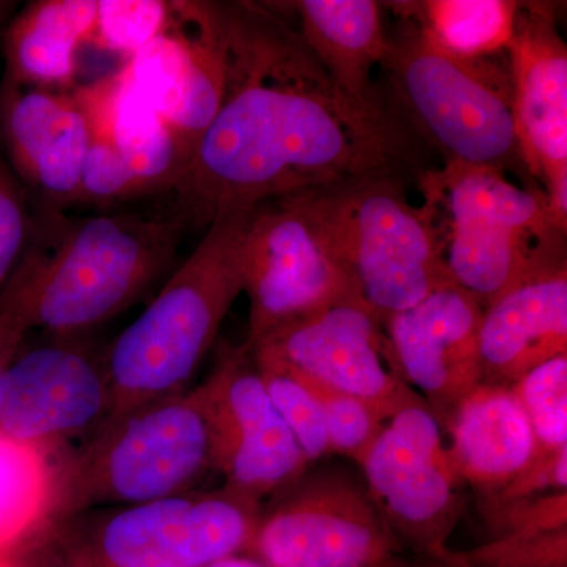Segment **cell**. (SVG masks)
<instances>
[{
    "instance_id": "40",
    "label": "cell",
    "mask_w": 567,
    "mask_h": 567,
    "mask_svg": "<svg viewBox=\"0 0 567 567\" xmlns=\"http://www.w3.org/2000/svg\"><path fill=\"white\" fill-rule=\"evenodd\" d=\"M410 567H432V566H421V565H412Z\"/></svg>"
},
{
    "instance_id": "22",
    "label": "cell",
    "mask_w": 567,
    "mask_h": 567,
    "mask_svg": "<svg viewBox=\"0 0 567 567\" xmlns=\"http://www.w3.org/2000/svg\"><path fill=\"white\" fill-rule=\"evenodd\" d=\"M99 0H39L10 22L3 37L6 84L66 92L89 44Z\"/></svg>"
},
{
    "instance_id": "33",
    "label": "cell",
    "mask_w": 567,
    "mask_h": 567,
    "mask_svg": "<svg viewBox=\"0 0 567 567\" xmlns=\"http://www.w3.org/2000/svg\"><path fill=\"white\" fill-rule=\"evenodd\" d=\"M43 248L33 246L24 252L13 274L0 287V386L17 360L22 341L32 323V292Z\"/></svg>"
},
{
    "instance_id": "20",
    "label": "cell",
    "mask_w": 567,
    "mask_h": 567,
    "mask_svg": "<svg viewBox=\"0 0 567 567\" xmlns=\"http://www.w3.org/2000/svg\"><path fill=\"white\" fill-rule=\"evenodd\" d=\"M297 21L306 47L336 87L365 110L390 107L372 82L388 51L382 3L374 0H298L282 3Z\"/></svg>"
},
{
    "instance_id": "34",
    "label": "cell",
    "mask_w": 567,
    "mask_h": 567,
    "mask_svg": "<svg viewBox=\"0 0 567 567\" xmlns=\"http://www.w3.org/2000/svg\"><path fill=\"white\" fill-rule=\"evenodd\" d=\"M144 196H148L147 189L121 153L103 137L92 134L78 203L110 205Z\"/></svg>"
},
{
    "instance_id": "7",
    "label": "cell",
    "mask_w": 567,
    "mask_h": 567,
    "mask_svg": "<svg viewBox=\"0 0 567 567\" xmlns=\"http://www.w3.org/2000/svg\"><path fill=\"white\" fill-rule=\"evenodd\" d=\"M181 218L102 215L43 249L32 292L33 328L74 339L121 315L174 262Z\"/></svg>"
},
{
    "instance_id": "26",
    "label": "cell",
    "mask_w": 567,
    "mask_h": 567,
    "mask_svg": "<svg viewBox=\"0 0 567 567\" xmlns=\"http://www.w3.org/2000/svg\"><path fill=\"white\" fill-rule=\"evenodd\" d=\"M251 349V347H249ZM265 390L290 429L309 465L331 457L322 413L303 380L274 358L252 352Z\"/></svg>"
},
{
    "instance_id": "27",
    "label": "cell",
    "mask_w": 567,
    "mask_h": 567,
    "mask_svg": "<svg viewBox=\"0 0 567 567\" xmlns=\"http://www.w3.org/2000/svg\"><path fill=\"white\" fill-rule=\"evenodd\" d=\"M511 388L532 425L537 451L567 447V353L536 365Z\"/></svg>"
},
{
    "instance_id": "9",
    "label": "cell",
    "mask_w": 567,
    "mask_h": 567,
    "mask_svg": "<svg viewBox=\"0 0 567 567\" xmlns=\"http://www.w3.org/2000/svg\"><path fill=\"white\" fill-rule=\"evenodd\" d=\"M252 346L275 328L357 300L333 233L309 189L254 208L244 246Z\"/></svg>"
},
{
    "instance_id": "39",
    "label": "cell",
    "mask_w": 567,
    "mask_h": 567,
    "mask_svg": "<svg viewBox=\"0 0 567 567\" xmlns=\"http://www.w3.org/2000/svg\"><path fill=\"white\" fill-rule=\"evenodd\" d=\"M0 567H14L13 565H11V563L9 561V559H7L6 557H3V555H0Z\"/></svg>"
},
{
    "instance_id": "24",
    "label": "cell",
    "mask_w": 567,
    "mask_h": 567,
    "mask_svg": "<svg viewBox=\"0 0 567 567\" xmlns=\"http://www.w3.org/2000/svg\"><path fill=\"white\" fill-rule=\"evenodd\" d=\"M58 468L48 451L0 434V555L52 517Z\"/></svg>"
},
{
    "instance_id": "10",
    "label": "cell",
    "mask_w": 567,
    "mask_h": 567,
    "mask_svg": "<svg viewBox=\"0 0 567 567\" xmlns=\"http://www.w3.org/2000/svg\"><path fill=\"white\" fill-rule=\"evenodd\" d=\"M357 466L405 550L445 567L451 536L465 513V486L427 404L405 406L386 420Z\"/></svg>"
},
{
    "instance_id": "30",
    "label": "cell",
    "mask_w": 567,
    "mask_h": 567,
    "mask_svg": "<svg viewBox=\"0 0 567 567\" xmlns=\"http://www.w3.org/2000/svg\"><path fill=\"white\" fill-rule=\"evenodd\" d=\"M445 567H567V527L488 539L451 550Z\"/></svg>"
},
{
    "instance_id": "1",
    "label": "cell",
    "mask_w": 567,
    "mask_h": 567,
    "mask_svg": "<svg viewBox=\"0 0 567 567\" xmlns=\"http://www.w3.org/2000/svg\"><path fill=\"white\" fill-rule=\"evenodd\" d=\"M226 91L173 192L183 224L365 175L417 182L423 142L393 106H358L281 7L223 3Z\"/></svg>"
},
{
    "instance_id": "4",
    "label": "cell",
    "mask_w": 567,
    "mask_h": 567,
    "mask_svg": "<svg viewBox=\"0 0 567 567\" xmlns=\"http://www.w3.org/2000/svg\"><path fill=\"white\" fill-rule=\"evenodd\" d=\"M416 183L451 282L483 308L533 271L566 262V233L540 186L522 188L503 171L468 164H443Z\"/></svg>"
},
{
    "instance_id": "32",
    "label": "cell",
    "mask_w": 567,
    "mask_h": 567,
    "mask_svg": "<svg viewBox=\"0 0 567 567\" xmlns=\"http://www.w3.org/2000/svg\"><path fill=\"white\" fill-rule=\"evenodd\" d=\"M488 539L567 527V491L528 498H476Z\"/></svg>"
},
{
    "instance_id": "12",
    "label": "cell",
    "mask_w": 567,
    "mask_h": 567,
    "mask_svg": "<svg viewBox=\"0 0 567 567\" xmlns=\"http://www.w3.org/2000/svg\"><path fill=\"white\" fill-rule=\"evenodd\" d=\"M212 421L215 470L224 486L264 505L305 475L309 462L265 390L248 344L219 346L200 383Z\"/></svg>"
},
{
    "instance_id": "23",
    "label": "cell",
    "mask_w": 567,
    "mask_h": 567,
    "mask_svg": "<svg viewBox=\"0 0 567 567\" xmlns=\"http://www.w3.org/2000/svg\"><path fill=\"white\" fill-rule=\"evenodd\" d=\"M399 18L421 29L436 47L461 58H491L506 52L520 2L513 0H425L398 2Z\"/></svg>"
},
{
    "instance_id": "37",
    "label": "cell",
    "mask_w": 567,
    "mask_h": 567,
    "mask_svg": "<svg viewBox=\"0 0 567 567\" xmlns=\"http://www.w3.org/2000/svg\"><path fill=\"white\" fill-rule=\"evenodd\" d=\"M204 567H268L262 561L252 557H241V555H233V557H226L213 561L210 565Z\"/></svg>"
},
{
    "instance_id": "13",
    "label": "cell",
    "mask_w": 567,
    "mask_h": 567,
    "mask_svg": "<svg viewBox=\"0 0 567 567\" xmlns=\"http://www.w3.org/2000/svg\"><path fill=\"white\" fill-rule=\"evenodd\" d=\"M249 347L295 374L360 399L383 420L425 404L402 379L383 323L360 301H339L281 324Z\"/></svg>"
},
{
    "instance_id": "29",
    "label": "cell",
    "mask_w": 567,
    "mask_h": 567,
    "mask_svg": "<svg viewBox=\"0 0 567 567\" xmlns=\"http://www.w3.org/2000/svg\"><path fill=\"white\" fill-rule=\"evenodd\" d=\"M298 377L317 399L328 443H330L331 456L349 458L357 465L386 420H383L371 405L353 395L320 385L305 377Z\"/></svg>"
},
{
    "instance_id": "5",
    "label": "cell",
    "mask_w": 567,
    "mask_h": 567,
    "mask_svg": "<svg viewBox=\"0 0 567 567\" xmlns=\"http://www.w3.org/2000/svg\"><path fill=\"white\" fill-rule=\"evenodd\" d=\"M212 472V421L199 385L107 416L58 468L52 517L186 494Z\"/></svg>"
},
{
    "instance_id": "25",
    "label": "cell",
    "mask_w": 567,
    "mask_h": 567,
    "mask_svg": "<svg viewBox=\"0 0 567 567\" xmlns=\"http://www.w3.org/2000/svg\"><path fill=\"white\" fill-rule=\"evenodd\" d=\"M74 93L3 84L0 126L18 173L31 182L41 156L58 142L80 114Z\"/></svg>"
},
{
    "instance_id": "31",
    "label": "cell",
    "mask_w": 567,
    "mask_h": 567,
    "mask_svg": "<svg viewBox=\"0 0 567 567\" xmlns=\"http://www.w3.org/2000/svg\"><path fill=\"white\" fill-rule=\"evenodd\" d=\"M91 140V126L81 110L58 142L41 156L31 183L54 203L76 204Z\"/></svg>"
},
{
    "instance_id": "17",
    "label": "cell",
    "mask_w": 567,
    "mask_h": 567,
    "mask_svg": "<svg viewBox=\"0 0 567 567\" xmlns=\"http://www.w3.org/2000/svg\"><path fill=\"white\" fill-rule=\"evenodd\" d=\"M506 55L522 162L543 188L567 171V47L550 3H520Z\"/></svg>"
},
{
    "instance_id": "16",
    "label": "cell",
    "mask_w": 567,
    "mask_h": 567,
    "mask_svg": "<svg viewBox=\"0 0 567 567\" xmlns=\"http://www.w3.org/2000/svg\"><path fill=\"white\" fill-rule=\"evenodd\" d=\"M483 312L472 295L447 284L383 323L402 379L424 399L443 434L457 406L483 383Z\"/></svg>"
},
{
    "instance_id": "19",
    "label": "cell",
    "mask_w": 567,
    "mask_h": 567,
    "mask_svg": "<svg viewBox=\"0 0 567 567\" xmlns=\"http://www.w3.org/2000/svg\"><path fill=\"white\" fill-rule=\"evenodd\" d=\"M447 457L476 498L498 494L536 457L532 425L513 388L481 383L445 431Z\"/></svg>"
},
{
    "instance_id": "3",
    "label": "cell",
    "mask_w": 567,
    "mask_h": 567,
    "mask_svg": "<svg viewBox=\"0 0 567 567\" xmlns=\"http://www.w3.org/2000/svg\"><path fill=\"white\" fill-rule=\"evenodd\" d=\"M388 102L445 164L494 167L527 175L514 121L513 78L506 52L461 58L436 47L399 18L388 33L382 65Z\"/></svg>"
},
{
    "instance_id": "35",
    "label": "cell",
    "mask_w": 567,
    "mask_h": 567,
    "mask_svg": "<svg viewBox=\"0 0 567 567\" xmlns=\"http://www.w3.org/2000/svg\"><path fill=\"white\" fill-rule=\"evenodd\" d=\"M29 221L17 183L0 162V287L24 256Z\"/></svg>"
},
{
    "instance_id": "8",
    "label": "cell",
    "mask_w": 567,
    "mask_h": 567,
    "mask_svg": "<svg viewBox=\"0 0 567 567\" xmlns=\"http://www.w3.org/2000/svg\"><path fill=\"white\" fill-rule=\"evenodd\" d=\"M360 470L319 462L262 511L246 554L268 567H410Z\"/></svg>"
},
{
    "instance_id": "38",
    "label": "cell",
    "mask_w": 567,
    "mask_h": 567,
    "mask_svg": "<svg viewBox=\"0 0 567 567\" xmlns=\"http://www.w3.org/2000/svg\"><path fill=\"white\" fill-rule=\"evenodd\" d=\"M13 9L14 2H6V0H0V25H2V22L9 18V14Z\"/></svg>"
},
{
    "instance_id": "28",
    "label": "cell",
    "mask_w": 567,
    "mask_h": 567,
    "mask_svg": "<svg viewBox=\"0 0 567 567\" xmlns=\"http://www.w3.org/2000/svg\"><path fill=\"white\" fill-rule=\"evenodd\" d=\"M169 20L171 2L163 0H99L89 44L130 59L162 35Z\"/></svg>"
},
{
    "instance_id": "18",
    "label": "cell",
    "mask_w": 567,
    "mask_h": 567,
    "mask_svg": "<svg viewBox=\"0 0 567 567\" xmlns=\"http://www.w3.org/2000/svg\"><path fill=\"white\" fill-rule=\"evenodd\" d=\"M480 352L483 383L506 388L567 353V260L525 276L484 308Z\"/></svg>"
},
{
    "instance_id": "36",
    "label": "cell",
    "mask_w": 567,
    "mask_h": 567,
    "mask_svg": "<svg viewBox=\"0 0 567 567\" xmlns=\"http://www.w3.org/2000/svg\"><path fill=\"white\" fill-rule=\"evenodd\" d=\"M567 491V447L540 453L527 465L520 475L514 477L509 484L494 498H528L550 494V492ZM487 498V496H486Z\"/></svg>"
},
{
    "instance_id": "15",
    "label": "cell",
    "mask_w": 567,
    "mask_h": 567,
    "mask_svg": "<svg viewBox=\"0 0 567 567\" xmlns=\"http://www.w3.org/2000/svg\"><path fill=\"white\" fill-rule=\"evenodd\" d=\"M103 360L74 339L52 338L17 357L0 386V434L50 447L92 434L111 415Z\"/></svg>"
},
{
    "instance_id": "14",
    "label": "cell",
    "mask_w": 567,
    "mask_h": 567,
    "mask_svg": "<svg viewBox=\"0 0 567 567\" xmlns=\"http://www.w3.org/2000/svg\"><path fill=\"white\" fill-rule=\"evenodd\" d=\"M123 70L192 156L226 91L223 3L171 2L166 31L132 55Z\"/></svg>"
},
{
    "instance_id": "2",
    "label": "cell",
    "mask_w": 567,
    "mask_h": 567,
    "mask_svg": "<svg viewBox=\"0 0 567 567\" xmlns=\"http://www.w3.org/2000/svg\"><path fill=\"white\" fill-rule=\"evenodd\" d=\"M254 208L227 213L207 226L192 256L112 341L102 358L111 415L189 390L244 292V246Z\"/></svg>"
},
{
    "instance_id": "11",
    "label": "cell",
    "mask_w": 567,
    "mask_h": 567,
    "mask_svg": "<svg viewBox=\"0 0 567 567\" xmlns=\"http://www.w3.org/2000/svg\"><path fill=\"white\" fill-rule=\"evenodd\" d=\"M264 506L233 488L104 511L89 524V567H204L246 551Z\"/></svg>"
},
{
    "instance_id": "6",
    "label": "cell",
    "mask_w": 567,
    "mask_h": 567,
    "mask_svg": "<svg viewBox=\"0 0 567 567\" xmlns=\"http://www.w3.org/2000/svg\"><path fill=\"white\" fill-rule=\"evenodd\" d=\"M409 178L365 175L309 192L330 226L354 297L385 323L451 282L434 219Z\"/></svg>"
},
{
    "instance_id": "21",
    "label": "cell",
    "mask_w": 567,
    "mask_h": 567,
    "mask_svg": "<svg viewBox=\"0 0 567 567\" xmlns=\"http://www.w3.org/2000/svg\"><path fill=\"white\" fill-rule=\"evenodd\" d=\"M91 133L110 142L151 194L173 192L189 162L178 134L144 96L125 70L74 92Z\"/></svg>"
}]
</instances>
